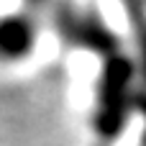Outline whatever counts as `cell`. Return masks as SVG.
<instances>
[{
    "instance_id": "6da1fadb",
    "label": "cell",
    "mask_w": 146,
    "mask_h": 146,
    "mask_svg": "<svg viewBox=\"0 0 146 146\" xmlns=\"http://www.w3.org/2000/svg\"><path fill=\"white\" fill-rule=\"evenodd\" d=\"M38 41V23L31 13L10 10L0 15V62L26 59Z\"/></svg>"
},
{
    "instance_id": "7a4b0ae2",
    "label": "cell",
    "mask_w": 146,
    "mask_h": 146,
    "mask_svg": "<svg viewBox=\"0 0 146 146\" xmlns=\"http://www.w3.org/2000/svg\"><path fill=\"white\" fill-rule=\"evenodd\" d=\"M64 36L87 49L113 46V33L105 28V23L100 18H90V15H80V13H72L64 18Z\"/></svg>"
},
{
    "instance_id": "3957f363",
    "label": "cell",
    "mask_w": 146,
    "mask_h": 146,
    "mask_svg": "<svg viewBox=\"0 0 146 146\" xmlns=\"http://www.w3.org/2000/svg\"><path fill=\"white\" fill-rule=\"evenodd\" d=\"M28 3H33V5H41V3H46V0H28Z\"/></svg>"
}]
</instances>
